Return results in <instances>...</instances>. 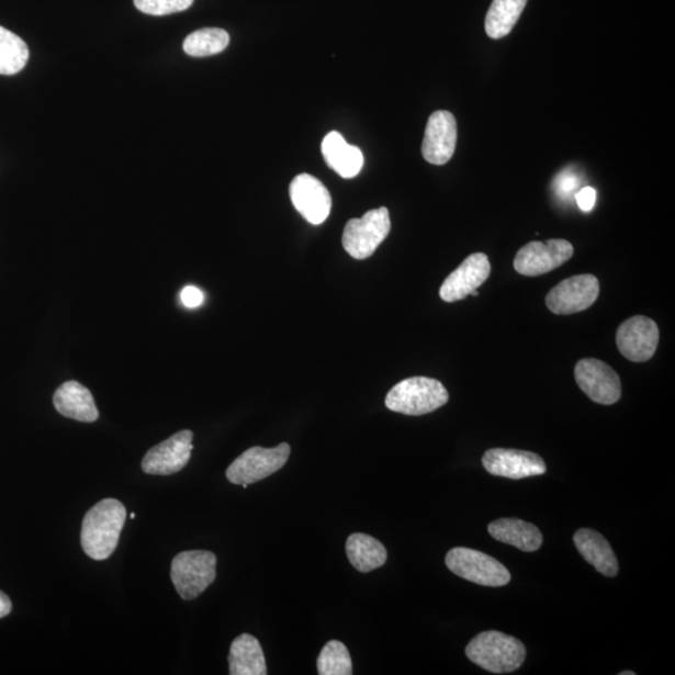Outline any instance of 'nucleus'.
<instances>
[{
    "label": "nucleus",
    "instance_id": "1",
    "mask_svg": "<svg viewBox=\"0 0 675 675\" xmlns=\"http://www.w3.org/2000/svg\"><path fill=\"white\" fill-rule=\"evenodd\" d=\"M127 520V510L120 500L106 498L88 510L80 533L83 551L94 561H105L116 545Z\"/></svg>",
    "mask_w": 675,
    "mask_h": 675
},
{
    "label": "nucleus",
    "instance_id": "2",
    "mask_svg": "<svg viewBox=\"0 0 675 675\" xmlns=\"http://www.w3.org/2000/svg\"><path fill=\"white\" fill-rule=\"evenodd\" d=\"M468 660L495 674L511 673L521 667L527 651L524 643L495 630L474 637L466 645Z\"/></svg>",
    "mask_w": 675,
    "mask_h": 675
},
{
    "label": "nucleus",
    "instance_id": "3",
    "mask_svg": "<svg viewBox=\"0 0 675 675\" xmlns=\"http://www.w3.org/2000/svg\"><path fill=\"white\" fill-rule=\"evenodd\" d=\"M449 401L446 386L434 378L413 376L404 380L386 394L385 405L405 416H425L443 407Z\"/></svg>",
    "mask_w": 675,
    "mask_h": 675
},
{
    "label": "nucleus",
    "instance_id": "4",
    "mask_svg": "<svg viewBox=\"0 0 675 675\" xmlns=\"http://www.w3.org/2000/svg\"><path fill=\"white\" fill-rule=\"evenodd\" d=\"M170 577L180 597L195 599L217 577V556L209 551L179 553L172 562Z\"/></svg>",
    "mask_w": 675,
    "mask_h": 675
},
{
    "label": "nucleus",
    "instance_id": "5",
    "mask_svg": "<svg viewBox=\"0 0 675 675\" xmlns=\"http://www.w3.org/2000/svg\"><path fill=\"white\" fill-rule=\"evenodd\" d=\"M446 564L458 577L484 587H503L511 580L510 572L499 561L470 548L450 549Z\"/></svg>",
    "mask_w": 675,
    "mask_h": 675
},
{
    "label": "nucleus",
    "instance_id": "6",
    "mask_svg": "<svg viewBox=\"0 0 675 675\" xmlns=\"http://www.w3.org/2000/svg\"><path fill=\"white\" fill-rule=\"evenodd\" d=\"M389 210L369 211L360 220H350L344 233V247L350 257L363 260L374 255L378 247L391 233Z\"/></svg>",
    "mask_w": 675,
    "mask_h": 675
},
{
    "label": "nucleus",
    "instance_id": "7",
    "mask_svg": "<svg viewBox=\"0 0 675 675\" xmlns=\"http://www.w3.org/2000/svg\"><path fill=\"white\" fill-rule=\"evenodd\" d=\"M290 455L291 446L286 443L275 448H250L228 466L227 479L237 485H249L263 481L282 470Z\"/></svg>",
    "mask_w": 675,
    "mask_h": 675
},
{
    "label": "nucleus",
    "instance_id": "8",
    "mask_svg": "<svg viewBox=\"0 0 675 675\" xmlns=\"http://www.w3.org/2000/svg\"><path fill=\"white\" fill-rule=\"evenodd\" d=\"M573 254V246L564 239L530 241L518 250L515 269L526 277L543 275L569 262Z\"/></svg>",
    "mask_w": 675,
    "mask_h": 675
},
{
    "label": "nucleus",
    "instance_id": "9",
    "mask_svg": "<svg viewBox=\"0 0 675 675\" xmlns=\"http://www.w3.org/2000/svg\"><path fill=\"white\" fill-rule=\"evenodd\" d=\"M575 381L596 403L611 405L622 397V383L614 368L601 360L585 358L575 365Z\"/></svg>",
    "mask_w": 675,
    "mask_h": 675
},
{
    "label": "nucleus",
    "instance_id": "10",
    "mask_svg": "<svg viewBox=\"0 0 675 675\" xmlns=\"http://www.w3.org/2000/svg\"><path fill=\"white\" fill-rule=\"evenodd\" d=\"M599 281L592 274L574 275L555 285L547 295V307L554 314L569 315L592 307L598 300Z\"/></svg>",
    "mask_w": 675,
    "mask_h": 675
},
{
    "label": "nucleus",
    "instance_id": "11",
    "mask_svg": "<svg viewBox=\"0 0 675 675\" xmlns=\"http://www.w3.org/2000/svg\"><path fill=\"white\" fill-rule=\"evenodd\" d=\"M660 344V329L656 323L635 315L627 319L617 331L619 352L630 362L642 363L653 358Z\"/></svg>",
    "mask_w": 675,
    "mask_h": 675
},
{
    "label": "nucleus",
    "instance_id": "12",
    "mask_svg": "<svg viewBox=\"0 0 675 675\" xmlns=\"http://www.w3.org/2000/svg\"><path fill=\"white\" fill-rule=\"evenodd\" d=\"M482 462L490 474L516 481L543 475L547 472L543 458L526 450L490 449L484 453Z\"/></svg>",
    "mask_w": 675,
    "mask_h": 675
},
{
    "label": "nucleus",
    "instance_id": "13",
    "mask_svg": "<svg viewBox=\"0 0 675 675\" xmlns=\"http://www.w3.org/2000/svg\"><path fill=\"white\" fill-rule=\"evenodd\" d=\"M193 448V431H179L149 450L143 458V472L153 475L178 473L188 464Z\"/></svg>",
    "mask_w": 675,
    "mask_h": 675
},
{
    "label": "nucleus",
    "instance_id": "14",
    "mask_svg": "<svg viewBox=\"0 0 675 675\" xmlns=\"http://www.w3.org/2000/svg\"><path fill=\"white\" fill-rule=\"evenodd\" d=\"M458 138L457 121L452 113L438 111L429 116L425 139L421 144L423 157L430 165L443 166L452 159Z\"/></svg>",
    "mask_w": 675,
    "mask_h": 675
},
{
    "label": "nucleus",
    "instance_id": "15",
    "mask_svg": "<svg viewBox=\"0 0 675 675\" xmlns=\"http://www.w3.org/2000/svg\"><path fill=\"white\" fill-rule=\"evenodd\" d=\"M290 194L295 210L311 224L319 225L329 217L330 193L319 179L305 173L296 176L291 183Z\"/></svg>",
    "mask_w": 675,
    "mask_h": 675
},
{
    "label": "nucleus",
    "instance_id": "16",
    "mask_svg": "<svg viewBox=\"0 0 675 675\" xmlns=\"http://www.w3.org/2000/svg\"><path fill=\"white\" fill-rule=\"evenodd\" d=\"M492 272L491 262L484 254H474L466 257L452 274H449L439 295L445 302L454 303L463 301L472 292L487 281Z\"/></svg>",
    "mask_w": 675,
    "mask_h": 675
},
{
    "label": "nucleus",
    "instance_id": "17",
    "mask_svg": "<svg viewBox=\"0 0 675 675\" xmlns=\"http://www.w3.org/2000/svg\"><path fill=\"white\" fill-rule=\"evenodd\" d=\"M573 540L580 554L594 569L606 577H616L619 572L617 555L605 537L597 530L584 528L575 532Z\"/></svg>",
    "mask_w": 675,
    "mask_h": 675
},
{
    "label": "nucleus",
    "instance_id": "18",
    "mask_svg": "<svg viewBox=\"0 0 675 675\" xmlns=\"http://www.w3.org/2000/svg\"><path fill=\"white\" fill-rule=\"evenodd\" d=\"M54 407L70 419L83 423H93L99 413L92 393L78 382L61 384L54 393Z\"/></svg>",
    "mask_w": 675,
    "mask_h": 675
},
{
    "label": "nucleus",
    "instance_id": "19",
    "mask_svg": "<svg viewBox=\"0 0 675 675\" xmlns=\"http://www.w3.org/2000/svg\"><path fill=\"white\" fill-rule=\"evenodd\" d=\"M322 153L328 167L341 178H355L364 165L362 150L349 146L344 135L338 132H330L326 135L322 143Z\"/></svg>",
    "mask_w": 675,
    "mask_h": 675
},
{
    "label": "nucleus",
    "instance_id": "20",
    "mask_svg": "<svg viewBox=\"0 0 675 675\" xmlns=\"http://www.w3.org/2000/svg\"><path fill=\"white\" fill-rule=\"evenodd\" d=\"M488 532L495 540L516 547L521 552H537L543 544V536L535 525L516 518L494 520Z\"/></svg>",
    "mask_w": 675,
    "mask_h": 675
},
{
    "label": "nucleus",
    "instance_id": "21",
    "mask_svg": "<svg viewBox=\"0 0 675 675\" xmlns=\"http://www.w3.org/2000/svg\"><path fill=\"white\" fill-rule=\"evenodd\" d=\"M229 674H267L266 656L256 637L245 633L234 639L229 652Z\"/></svg>",
    "mask_w": 675,
    "mask_h": 675
},
{
    "label": "nucleus",
    "instance_id": "22",
    "mask_svg": "<svg viewBox=\"0 0 675 675\" xmlns=\"http://www.w3.org/2000/svg\"><path fill=\"white\" fill-rule=\"evenodd\" d=\"M346 551L350 564L358 572L369 573L381 569L386 562V549L375 538L355 533L347 539Z\"/></svg>",
    "mask_w": 675,
    "mask_h": 675
},
{
    "label": "nucleus",
    "instance_id": "23",
    "mask_svg": "<svg viewBox=\"0 0 675 675\" xmlns=\"http://www.w3.org/2000/svg\"><path fill=\"white\" fill-rule=\"evenodd\" d=\"M528 0H493L487 18L485 32L492 40L506 37L524 13Z\"/></svg>",
    "mask_w": 675,
    "mask_h": 675
},
{
    "label": "nucleus",
    "instance_id": "24",
    "mask_svg": "<svg viewBox=\"0 0 675 675\" xmlns=\"http://www.w3.org/2000/svg\"><path fill=\"white\" fill-rule=\"evenodd\" d=\"M29 59V45L16 34L0 26V75L20 74Z\"/></svg>",
    "mask_w": 675,
    "mask_h": 675
},
{
    "label": "nucleus",
    "instance_id": "25",
    "mask_svg": "<svg viewBox=\"0 0 675 675\" xmlns=\"http://www.w3.org/2000/svg\"><path fill=\"white\" fill-rule=\"evenodd\" d=\"M229 34L221 29H203L189 34L183 49L191 57H210L227 49Z\"/></svg>",
    "mask_w": 675,
    "mask_h": 675
},
{
    "label": "nucleus",
    "instance_id": "26",
    "mask_svg": "<svg viewBox=\"0 0 675 675\" xmlns=\"http://www.w3.org/2000/svg\"><path fill=\"white\" fill-rule=\"evenodd\" d=\"M320 675H352L353 665L348 648L338 641L324 645L317 661Z\"/></svg>",
    "mask_w": 675,
    "mask_h": 675
},
{
    "label": "nucleus",
    "instance_id": "27",
    "mask_svg": "<svg viewBox=\"0 0 675 675\" xmlns=\"http://www.w3.org/2000/svg\"><path fill=\"white\" fill-rule=\"evenodd\" d=\"M194 0H134L135 8L149 15H168L184 12Z\"/></svg>",
    "mask_w": 675,
    "mask_h": 675
},
{
    "label": "nucleus",
    "instance_id": "28",
    "mask_svg": "<svg viewBox=\"0 0 675 675\" xmlns=\"http://www.w3.org/2000/svg\"><path fill=\"white\" fill-rule=\"evenodd\" d=\"M581 179L571 169L564 170L554 179L553 188L561 198H569L580 187Z\"/></svg>",
    "mask_w": 675,
    "mask_h": 675
},
{
    "label": "nucleus",
    "instance_id": "29",
    "mask_svg": "<svg viewBox=\"0 0 675 675\" xmlns=\"http://www.w3.org/2000/svg\"><path fill=\"white\" fill-rule=\"evenodd\" d=\"M575 201H577L581 211L587 213L594 209L597 201V192L596 189L592 187H585L581 189V191L575 195Z\"/></svg>",
    "mask_w": 675,
    "mask_h": 675
},
{
    "label": "nucleus",
    "instance_id": "30",
    "mask_svg": "<svg viewBox=\"0 0 675 675\" xmlns=\"http://www.w3.org/2000/svg\"><path fill=\"white\" fill-rule=\"evenodd\" d=\"M180 300L187 308H196L204 302V294L196 286H185L182 293H180Z\"/></svg>",
    "mask_w": 675,
    "mask_h": 675
},
{
    "label": "nucleus",
    "instance_id": "31",
    "mask_svg": "<svg viewBox=\"0 0 675 675\" xmlns=\"http://www.w3.org/2000/svg\"><path fill=\"white\" fill-rule=\"evenodd\" d=\"M12 610V601L9 599L7 594L0 590V618L7 617L11 614Z\"/></svg>",
    "mask_w": 675,
    "mask_h": 675
},
{
    "label": "nucleus",
    "instance_id": "32",
    "mask_svg": "<svg viewBox=\"0 0 675 675\" xmlns=\"http://www.w3.org/2000/svg\"><path fill=\"white\" fill-rule=\"evenodd\" d=\"M634 674H635L634 672H622V673H620V675H634Z\"/></svg>",
    "mask_w": 675,
    "mask_h": 675
},
{
    "label": "nucleus",
    "instance_id": "33",
    "mask_svg": "<svg viewBox=\"0 0 675 675\" xmlns=\"http://www.w3.org/2000/svg\"><path fill=\"white\" fill-rule=\"evenodd\" d=\"M471 295H473V296L479 295V291H474V292H472V294H471Z\"/></svg>",
    "mask_w": 675,
    "mask_h": 675
},
{
    "label": "nucleus",
    "instance_id": "34",
    "mask_svg": "<svg viewBox=\"0 0 675 675\" xmlns=\"http://www.w3.org/2000/svg\"><path fill=\"white\" fill-rule=\"evenodd\" d=\"M130 517H131V519H134L137 516H135L134 513H132V515Z\"/></svg>",
    "mask_w": 675,
    "mask_h": 675
}]
</instances>
